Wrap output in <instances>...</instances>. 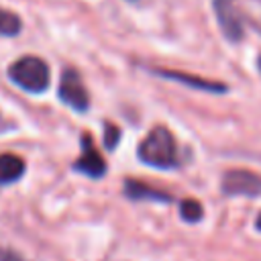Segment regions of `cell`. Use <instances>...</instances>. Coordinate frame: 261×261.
<instances>
[{
    "label": "cell",
    "mask_w": 261,
    "mask_h": 261,
    "mask_svg": "<svg viewBox=\"0 0 261 261\" xmlns=\"http://www.w3.org/2000/svg\"><path fill=\"white\" fill-rule=\"evenodd\" d=\"M137 153L143 163L157 169H173L179 165L175 137L167 126H153L141 141Z\"/></svg>",
    "instance_id": "cell-1"
},
{
    "label": "cell",
    "mask_w": 261,
    "mask_h": 261,
    "mask_svg": "<svg viewBox=\"0 0 261 261\" xmlns=\"http://www.w3.org/2000/svg\"><path fill=\"white\" fill-rule=\"evenodd\" d=\"M8 77L24 92L41 94L49 86V67L41 57L24 55L8 67Z\"/></svg>",
    "instance_id": "cell-2"
},
{
    "label": "cell",
    "mask_w": 261,
    "mask_h": 261,
    "mask_svg": "<svg viewBox=\"0 0 261 261\" xmlns=\"http://www.w3.org/2000/svg\"><path fill=\"white\" fill-rule=\"evenodd\" d=\"M59 100L73 108L75 112H86L90 106L88 90L80 77V73L71 67H65L59 80Z\"/></svg>",
    "instance_id": "cell-3"
},
{
    "label": "cell",
    "mask_w": 261,
    "mask_h": 261,
    "mask_svg": "<svg viewBox=\"0 0 261 261\" xmlns=\"http://www.w3.org/2000/svg\"><path fill=\"white\" fill-rule=\"evenodd\" d=\"M214 14L222 35L228 41L237 43L243 39L245 22H243V12L237 0H214Z\"/></svg>",
    "instance_id": "cell-4"
},
{
    "label": "cell",
    "mask_w": 261,
    "mask_h": 261,
    "mask_svg": "<svg viewBox=\"0 0 261 261\" xmlns=\"http://www.w3.org/2000/svg\"><path fill=\"white\" fill-rule=\"evenodd\" d=\"M222 194L226 196H261V175L249 169H228L220 181Z\"/></svg>",
    "instance_id": "cell-5"
},
{
    "label": "cell",
    "mask_w": 261,
    "mask_h": 261,
    "mask_svg": "<svg viewBox=\"0 0 261 261\" xmlns=\"http://www.w3.org/2000/svg\"><path fill=\"white\" fill-rule=\"evenodd\" d=\"M71 167H73V171L84 173V175L94 177V179H98L106 173V161L98 153V149L94 147V141H92L90 133L82 135V155H80L77 161H73Z\"/></svg>",
    "instance_id": "cell-6"
},
{
    "label": "cell",
    "mask_w": 261,
    "mask_h": 261,
    "mask_svg": "<svg viewBox=\"0 0 261 261\" xmlns=\"http://www.w3.org/2000/svg\"><path fill=\"white\" fill-rule=\"evenodd\" d=\"M155 75L159 77H165V80H173V82H179V84H186L190 88H196V90H202V92H212V94H224L228 88L220 82H214V80H204V77H198V75H192V73H186V71H173V69H151Z\"/></svg>",
    "instance_id": "cell-7"
},
{
    "label": "cell",
    "mask_w": 261,
    "mask_h": 261,
    "mask_svg": "<svg viewBox=\"0 0 261 261\" xmlns=\"http://www.w3.org/2000/svg\"><path fill=\"white\" fill-rule=\"evenodd\" d=\"M124 196L139 202V200H155V202H171V194L167 192H161V190H155L143 181H137V179H124Z\"/></svg>",
    "instance_id": "cell-8"
},
{
    "label": "cell",
    "mask_w": 261,
    "mask_h": 261,
    "mask_svg": "<svg viewBox=\"0 0 261 261\" xmlns=\"http://www.w3.org/2000/svg\"><path fill=\"white\" fill-rule=\"evenodd\" d=\"M24 175V161L18 155L2 153L0 155V186L14 184Z\"/></svg>",
    "instance_id": "cell-9"
},
{
    "label": "cell",
    "mask_w": 261,
    "mask_h": 261,
    "mask_svg": "<svg viewBox=\"0 0 261 261\" xmlns=\"http://www.w3.org/2000/svg\"><path fill=\"white\" fill-rule=\"evenodd\" d=\"M20 29H22L20 18L14 12L0 8V35L2 37H14L20 33Z\"/></svg>",
    "instance_id": "cell-10"
},
{
    "label": "cell",
    "mask_w": 261,
    "mask_h": 261,
    "mask_svg": "<svg viewBox=\"0 0 261 261\" xmlns=\"http://www.w3.org/2000/svg\"><path fill=\"white\" fill-rule=\"evenodd\" d=\"M202 214H204V210L198 200H184L179 204V216L186 222H198L202 218Z\"/></svg>",
    "instance_id": "cell-11"
},
{
    "label": "cell",
    "mask_w": 261,
    "mask_h": 261,
    "mask_svg": "<svg viewBox=\"0 0 261 261\" xmlns=\"http://www.w3.org/2000/svg\"><path fill=\"white\" fill-rule=\"evenodd\" d=\"M118 139H120V128L114 126L112 122H104V145L108 151H112L118 145Z\"/></svg>",
    "instance_id": "cell-12"
},
{
    "label": "cell",
    "mask_w": 261,
    "mask_h": 261,
    "mask_svg": "<svg viewBox=\"0 0 261 261\" xmlns=\"http://www.w3.org/2000/svg\"><path fill=\"white\" fill-rule=\"evenodd\" d=\"M247 16L257 31H261V0H251L247 4Z\"/></svg>",
    "instance_id": "cell-13"
},
{
    "label": "cell",
    "mask_w": 261,
    "mask_h": 261,
    "mask_svg": "<svg viewBox=\"0 0 261 261\" xmlns=\"http://www.w3.org/2000/svg\"><path fill=\"white\" fill-rule=\"evenodd\" d=\"M0 261H22L14 251H8V249H2L0 247Z\"/></svg>",
    "instance_id": "cell-14"
},
{
    "label": "cell",
    "mask_w": 261,
    "mask_h": 261,
    "mask_svg": "<svg viewBox=\"0 0 261 261\" xmlns=\"http://www.w3.org/2000/svg\"><path fill=\"white\" fill-rule=\"evenodd\" d=\"M255 226H257V230H261V214L257 216V222H255Z\"/></svg>",
    "instance_id": "cell-15"
},
{
    "label": "cell",
    "mask_w": 261,
    "mask_h": 261,
    "mask_svg": "<svg viewBox=\"0 0 261 261\" xmlns=\"http://www.w3.org/2000/svg\"><path fill=\"white\" fill-rule=\"evenodd\" d=\"M257 65H259V71H261V55H259V61H257Z\"/></svg>",
    "instance_id": "cell-16"
},
{
    "label": "cell",
    "mask_w": 261,
    "mask_h": 261,
    "mask_svg": "<svg viewBox=\"0 0 261 261\" xmlns=\"http://www.w3.org/2000/svg\"><path fill=\"white\" fill-rule=\"evenodd\" d=\"M128 2H137V0H128Z\"/></svg>",
    "instance_id": "cell-17"
}]
</instances>
